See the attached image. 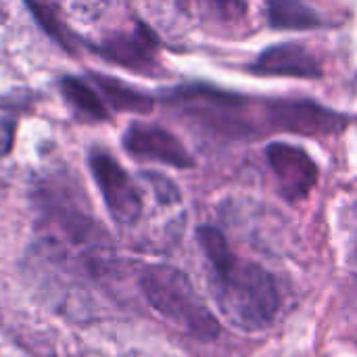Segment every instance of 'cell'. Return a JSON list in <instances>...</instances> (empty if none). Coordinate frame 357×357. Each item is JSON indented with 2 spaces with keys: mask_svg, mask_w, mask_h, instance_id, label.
Here are the masks:
<instances>
[{
  "mask_svg": "<svg viewBox=\"0 0 357 357\" xmlns=\"http://www.w3.org/2000/svg\"><path fill=\"white\" fill-rule=\"evenodd\" d=\"M218 307L236 328L255 333L274 324L280 307L276 282L268 270L238 257L211 268Z\"/></svg>",
  "mask_w": 357,
  "mask_h": 357,
  "instance_id": "obj_1",
  "label": "cell"
},
{
  "mask_svg": "<svg viewBox=\"0 0 357 357\" xmlns=\"http://www.w3.org/2000/svg\"><path fill=\"white\" fill-rule=\"evenodd\" d=\"M140 284L149 303L172 324L201 341H211L220 335L215 316L207 310L188 276L178 268L153 266L144 272Z\"/></svg>",
  "mask_w": 357,
  "mask_h": 357,
  "instance_id": "obj_2",
  "label": "cell"
},
{
  "mask_svg": "<svg viewBox=\"0 0 357 357\" xmlns=\"http://www.w3.org/2000/svg\"><path fill=\"white\" fill-rule=\"evenodd\" d=\"M266 119L274 130L299 136H331L347 128L349 117L314 100H272L266 105Z\"/></svg>",
  "mask_w": 357,
  "mask_h": 357,
  "instance_id": "obj_3",
  "label": "cell"
},
{
  "mask_svg": "<svg viewBox=\"0 0 357 357\" xmlns=\"http://www.w3.org/2000/svg\"><path fill=\"white\" fill-rule=\"evenodd\" d=\"M90 165L115 222L121 226H136L144 211V199L138 184L107 153H94Z\"/></svg>",
  "mask_w": 357,
  "mask_h": 357,
  "instance_id": "obj_4",
  "label": "cell"
},
{
  "mask_svg": "<svg viewBox=\"0 0 357 357\" xmlns=\"http://www.w3.org/2000/svg\"><path fill=\"white\" fill-rule=\"evenodd\" d=\"M266 157L287 201L305 199L318 184V165L301 146L274 142L266 149Z\"/></svg>",
  "mask_w": 357,
  "mask_h": 357,
  "instance_id": "obj_5",
  "label": "cell"
},
{
  "mask_svg": "<svg viewBox=\"0 0 357 357\" xmlns=\"http://www.w3.org/2000/svg\"><path fill=\"white\" fill-rule=\"evenodd\" d=\"M123 142L128 151L140 159H151L182 169L192 165V157L182 146V142L174 134L165 132L163 128L136 123L128 130Z\"/></svg>",
  "mask_w": 357,
  "mask_h": 357,
  "instance_id": "obj_6",
  "label": "cell"
},
{
  "mask_svg": "<svg viewBox=\"0 0 357 357\" xmlns=\"http://www.w3.org/2000/svg\"><path fill=\"white\" fill-rule=\"evenodd\" d=\"M257 75H284V77H320L322 65L307 46L297 42L274 44L266 48L251 65Z\"/></svg>",
  "mask_w": 357,
  "mask_h": 357,
  "instance_id": "obj_7",
  "label": "cell"
},
{
  "mask_svg": "<svg viewBox=\"0 0 357 357\" xmlns=\"http://www.w3.org/2000/svg\"><path fill=\"white\" fill-rule=\"evenodd\" d=\"M268 23L276 29H314L322 25V17L301 0H270Z\"/></svg>",
  "mask_w": 357,
  "mask_h": 357,
  "instance_id": "obj_8",
  "label": "cell"
},
{
  "mask_svg": "<svg viewBox=\"0 0 357 357\" xmlns=\"http://www.w3.org/2000/svg\"><path fill=\"white\" fill-rule=\"evenodd\" d=\"M153 46L155 40L149 33H134L113 40L109 50H113V59L132 65V67H151L153 65Z\"/></svg>",
  "mask_w": 357,
  "mask_h": 357,
  "instance_id": "obj_9",
  "label": "cell"
},
{
  "mask_svg": "<svg viewBox=\"0 0 357 357\" xmlns=\"http://www.w3.org/2000/svg\"><path fill=\"white\" fill-rule=\"evenodd\" d=\"M65 15L75 21L90 23L98 19L111 4V0H52Z\"/></svg>",
  "mask_w": 357,
  "mask_h": 357,
  "instance_id": "obj_10",
  "label": "cell"
},
{
  "mask_svg": "<svg viewBox=\"0 0 357 357\" xmlns=\"http://www.w3.org/2000/svg\"><path fill=\"white\" fill-rule=\"evenodd\" d=\"M67 92H69L71 102H75L82 109V113H90L96 119L105 117V111H102L98 98L92 92H88V88H84V86H67Z\"/></svg>",
  "mask_w": 357,
  "mask_h": 357,
  "instance_id": "obj_11",
  "label": "cell"
},
{
  "mask_svg": "<svg viewBox=\"0 0 357 357\" xmlns=\"http://www.w3.org/2000/svg\"><path fill=\"white\" fill-rule=\"evenodd\" d=\"M205 2L224 21H236L247 15V0H205Z\"/></svg>",
  "mask_w": 357,
  "mask_h": 357,
  "instance_id": "obj_12",
  "label": "cell"
},
{
  "mask_svg": "<svg viewBox=\"0 0 357 357\" xmlns=\"http://www.w3.org/2000/svg\"><path fill=\"white\" fill-rule=\"evenodd\" d=\"M13 121L8 119H2L0 121V157L6 155L13 146Z\"/></svg>",
  "mask_w": 357,
  "mask_h": 357,
  "instance_id": "obj_13",
  "label": "cell"
}]
</instances>
